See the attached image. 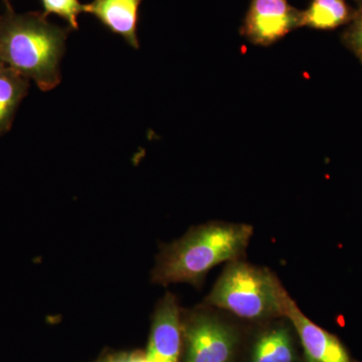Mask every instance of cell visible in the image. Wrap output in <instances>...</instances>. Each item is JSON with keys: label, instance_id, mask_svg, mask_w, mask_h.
<instances>
[{"label": "cell", "instance_id": "cell-7", "mask_svg": "<svg viewBox=\"0 0 362 362\" xmlns=\"http://www.w3.org/2000/svg\"><path fill=\"white\" fill-rule=\"evenodd\" d=\"M285 318L296 331L307 362H354L340 340L312 322L292 298L286 307Z\"/></svg>", "mask_w": 362, "mask_h": 362}, {"label": "cell", "instance_id": "cell-15", "mask_svg": "<svg viewBox=\"0 0 362 362\" xmlns=\"http://www.w3.org/2000/svg\"><path fill=\"white\" fill-rule=\"evenodd\" d=\"M359 6V11H362V0H354Z\"/></svg>", "mask_w": 362, "mask_h": 362}, {"label": "cell", "instance_id": "cell-11", "mask_svg": "<svg viewBox=\"0 0 362 362\" xmlns=\"http://www.w3.org/2000/svg\"><path fill=\"white\" fill-rule=\"evenodd\" d=\"M358 13L346 0H312L310 6L302 11L301 26L333 30L354 21Z\"/></svg>", "mask_w": 362, "mask_h": 362}, {"label": "cell", "instance_id": "cell-17", "mask_svg": "<svg viewBox=\"0 0 362 362\" xmlns=\"http://www.w3.org/2000/svg\"><path fill=\"white\" fill-rule=\"evenodd\" d=\"M0 63H2L1 59H0Z\"/></svg>", "mask_w": 362, "mask_h": 362}, {"label": "cell", "instance_id": "cell-2", "mask_svg": "<svg viewBox=\"0 0 362 362\" xmlns=\"http://www.w3.org/2000/svg\"><path fill=\"white\" fill-rule=\"evenodd\" d=\"M71 28L52 25L40 13L0 16V59L44 92L61 83L59 64Z\"/></svg>", "mask_w": 362, "mask_h": 362}, {"label": "cell", "instance_id": "cell-4", "mask_svg": "<svg viewBox=\"0 0 362 362\" xmlns=\"http://www.w3.org/2000/svg\"><path fill=\"white\" fill-rule=\"evenodd\" d=\"M185 356L183 362H233L239 335L232 324L216 312L202 308L182 320Z\"/></svg>", "mask_w": 362, "mask_h": 362}, {"label": "cell", "instance_id": "cell-8", "mask_svg": "<svg viewBox=\"0 0 362 362\" xmlns=\"http://www.w3.org/2000/svg\"><path fill=\"white\" fill-rule=\"evenodd\" d=\"M142 0H93L84 4V13L92 14L110 32L121 35L133 49H139L137 28Z\"/></svg>", "mask_w": 362, "mask_h": 362}, {"label": "cell", "instance_id": "cell-6", "mask_svg": "<svg viewBox=\"0 0 362 362\" xmlns=\"http://www.w3.org/2000/svg\"><path fill=\"white\" fill-rule=\"evenodd\" d=\"M183 328L175 295L168 293L157 305L152 320L147 357L151 362H180Z\"/></svg>", "mask_w": 362, "mask_h": 362}, {"label": "cell", "instance_id": "cell-10", "mask_svg": "<svg viewBox=\"0 0 362 362\" xmlns=\"http://www.w3.org/2000/svg\"><path fill=\"white\" fill-rule=\"evenodd\" d=\"M30 89V80L0 63V136L13 127L16 112Z\"/></svg>", "mask_w": 362, "mask_h": 362}, {"label": "cell", "instance_id": "cell-14", "mask_svg": "<svg viewBox=\"0 0 362 362\" xmlns=\"http://www.w3.org/2000/svg\"><path fill=\"white\" fill-rule=\"evenodd\" d=\"M102 362H151L146 354L143 352H129V354H115L105 358Z\"/></svg>", "mask_w": 362, "mask_h": 362}, {"label": "cell", "instance_id": "cell-5", "mask_svg": "<svg viewBox=\"0 0 362 362\" xmlns=\"http://www.w3.org/2000/svg\"><path fill=\"white\" fill-rule=\"evenodd\" d=\"M301 16L287 0H252L240 33L252 44L267 47L301 28Z\"/></svg>", "mask_w": 362, "mask_h": 362}, {"label": "cell", "instance_id": "cell-1", "mask_svg": "<svg viewBox=\"0 0 362 362\" xmlns=\"http://www.w3.org/2000/svg\"><path fill=\"white\" fill-rule=\"evenodd\" d=\"M252 233L254 228L246 223L211 221L194 226L161 250L152 281L163 286L188 283L199 287L214 267L242 259Z\"/></svg>", "mask_w": 362, "mask_h": 362}, {"label": "cell", "instance_id": "cell-13", "mask_svg": "<svg viewBox=\"0 0 362 362\" xmlns=\"http://www.w3.org/2000/svg\"><path fill=\"white\" fill-rule=\"evenodd\" d=\"M344 40L362 59V11H359L356 18L351 21L349 30L344 33Z\"/></svg>", "mask_w": 362, "mask_h": 362}, {"label": "cell", "instance_id": "cell-12", "mask_svg": "<svg viewBox=\"0 0 362 362\" xmlns=\"http://www.w3.org/2000/svg\"><path fill=\"white\" fill-rule=\"evenodd\" d=\"M44 16L56 14L68 23L71 30H78V14L84 13V4L78 0H42Z\"/></svg>", "mask_w": 362, "mask_h": 362}, {"label": "cell", "instance_id": "cell-9", "mask_svg": "<svg viewBox=\"0 0 362 362\" xmlns=\"http://www.w3.org/2000/svg\"><path fill=\"white\" fill-rule=\"evenodd\" d=\"M294 339L285 324L268 328L257 337L252 345L250 362H295Z\"/></svg>", "mask_w": 362, "mask_h": 362}, {"label": "cell", "instance_id": "cell-3", "mask_svg": "<svg viewBox=\"0 0 362 362\" xmlns=\"http://www.w3.org/2000/svg\"><path fill=\"white\" fill-rule=\"evenodd\" d=\"M290 298L273 272L237 259L223 269L206 302L245 320L264 321L285 318Z\"/></svg>", "mask_w": 362, "mask_h": 362}, {"label": "cell", "instance_id": "cell-16", "mask_svg": "<svg viewBox=\"0 0 362 362\" xmlns=\"http://www.w3.org/2000/svg\"><path fill=\"white\" fill-rule=\"evenodd\" d=\"M4 4H6V8H13V7L11 6V4H9V0H4Z\"/></svg>", "mask_w": 362, "mask_h": 362}]
</instances>
